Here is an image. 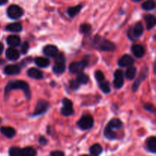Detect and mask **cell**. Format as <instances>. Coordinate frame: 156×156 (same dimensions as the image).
<instances>
[{
	"mask_svg": "<svg viewBox=\"0 0 156 156\" xmlns=\"http://www.w3.org/2000/svg\"><path fill=\"white\" fill-rule=\"evenodd\" d=\"M91 44L94 48L103 51H114L116 50V46L113 43L99 36L95 37Z\"/></svg>",
	"mask_w": 156,
	"mask_h": 156,
	"instance_id": "obj_1",
	"label": "cell"
},
{
	"mask_svg": "<svg viewBox=\"0 0 156 156\" xmlns=\"http://www.w3.org/2000/svg\"><path fill=\"white\" fill-rule=\"evenodd\" d=\"M13 89L23 90L26 98L27 99L30 98L31 92H30V89H29L28 84L26 82H24V81L15 80V81H12V82H10L9 84H8L7 86H6V92H8V91Z\"/></svg>",
	"mask_w": 156,
	"mask_h": 156,
	"instance_id": "obj_2",
	"label": "cell"
},
{
	"mask_svg": "<svg viewBox=\"0 0 156 156\" xmlns=\"http://www.w3.org/2000/svg\"><path fill=\"white\" fill-rule=\"evenodd\" d=\"M87 66V61L83 60L80 62H73L69 66V71L73 74H78L82 73L83 70Z\"/></svg>",
	"mask_w": 156,
	"mask_h": 156,
	"instance_id": "obj_3",
	"label": "cell"
},
{
	"mask_svg": "<svg viewBox=\"0 0 156 156\" xmlns=\"http://www.w3.org/2000/svg\"><path fill=\"white\" fill-rule=\"evenodd\" d=\"M7 15L12 19H17L22 16L23 10L17 5H12L8 8Z\"/></svg>",
	"mask_w": 156,
	"mask_h": 156,
	"instance_id": "obj_4",
	"label": "cell"
},
{
	"mask_svg": "<svg viewBox=\"0 0 156 156\" xmlns=\"http://www.w3.org/2000/svg\"><path fill=\"white\" fill-rule=\"evenodd\" d=\"M77 125L82 129H89L93 126V119L91 116L85 115L83 116L79 121L77 122Z\"/></svg>",
	"mask_w": 156,
	"mask_h": 156,
	"instance_id": "obj_5",
	"label": "cell"
},
{
	"mask_svg": "<svg viewBox=\"0 0 156 156\" xmlns=\"http://www.w3.org/2000/svg\"><path fill=\"white\" fill-rule=\"evenodd\" d=\"M63 108H61V114L65 117H68V116L71 115L73 114V103L70 100L67 98L63 99L62 101Z\"/></svg>",
	"mask_w": 156,
	"mask_h": 156,
	"instance_id": "obj_6",
	"label": "cell"
},
{
	"mask_svg": "<svg viewBox=\"0 0 156 156\" xmlns=\"http://www.w3.org/2000/svg\"><path fill=\"white\" fill-rule=\"evenodd\" d=\"M144 31V27L142 23L139 22L136 24L133 27L130 29L129 32H128V36L132 38V39H136V38H139V37L142 36Z\"/></svg>",
	"mask_w": 156,
	"mask_h": 156,
	"instance_id": "obj_7",
	"label": "cell"
},
{
	"mask_svg": "<svg viewBox=\"0 0 156 156\" xmlns=\"http://www.w3.org/2000/svg\"><path fill=\"white\" fill-rule=\"evenodd\" d=\"M48 103L44 100H40L37 103L36 108L35 109V112L32 114L33 116H38L45 113L48 109Z\"/></svg>",
	"mask_w": 156,
	"mask_h": 156,
	"instance_id": "obj_8",
	"label": "cell"
},
{
	"mask_svg": "<svg viewBox=\"0 0 156 156\" xmlns=\"http://www.w3.org/2000/svg\"><path fill=\"white\" fill-rule=\"evenodd\" d=\"M124 84V75L122 70L117 69L114 73L113 85L116 88H121Z\"/></svg>",
	"mask_w": 156,
	"mask_h": 156,
	"instance_id": "obj_9",
	"label": "cell"
},
{
	"mask_svg": "<svg viewBox=\"0 0 156 156\" xmlns=\"http://www.w3.org/2000/svg\"><path fill=\"white\" fill-rule=\"evenodd\" d=\"M134 63V59L129 55H124L122 57L119 59L118 64L120 67H126V66H131L132 64Z\"/></svg>",
	"mask_w": 156,
	"mask_h": 156,
	"instance_id": "obj_10",
	"label": "cell"
},
{
	"mask_svg": "<svg viewBox=\"0 0 156 156\" xmlns=\"http://www.w3.org/2000/svg\"><path fill=\"white\" fill-rule=\"evenodd\" d=\"M147 74H148V69L145 68L142 72H141L140 76H139V78H138V79L135 81L134 83H133V85H132V91H137V89L139 88V85H140L141 82H142L144 79H145V78L147 77Z\"/></svg>",
	"mask_w": 156,
	"mask_h": 156,
	"instance_id": "obj_11",
	"label": "cell"
},
{
	"mask_svg": "<svg viewBox=\"0 0 156 156\" xmlns=\"http://www.w3.org/2000/svg\"><path fill=\"white\" fill-rule=\"evenodd\" d=\"M6 57L9 59V60H17L19 58L20 53L17 49L14 48V47H10V48L7 49L6 52Z\"/></svg>",
	"mask_w": 156,
	"mask_h": 156,
	"instance_id": "obj_12",
	"label": "cell"
},
{
	"mask_svg": "<svg viewBox=\"0 0 156 156\" xmlns=\"http://www.w3.org/2000/svg\"><path fill=\"white\" fill-rule=\"evenodd\" d=\"M145 21L146 23V27L148 30H151L156 26V17L153 15L148 14L145 16Z\"/></svg>",
	"mask_w": 156,
	"mask_h": 156,
	"instance_id": "obj_13",
	"label": "cell"
},
{
	"mask_svg": "<svg viewBox=\"0 0 156 156\" xmlns=\"http://www.w3.org/2000/svg\"><path fill=\"white\" fill-rule=\"evenodd\" d=\"M20 71H21V69L17 65H8L5 67L4 69V73L9 76L18 74Z\"/></svg>",
	"mask_w": 156,
	"mask_h": 156,
	"instance_id": "obj_14",
	"label": "cell"
},
{
	"mask_svg": "<svg viewBox=\"0 0 156 156\" xmlns=\"http://www.w3.org/2000/svg\"><path fill=\"white\" fill-rule=\"evenodd\" d=\"M132 52L137 58H141L145 54V49L140 44H135L132 47Z\"/></svg>",
	"mask_w": 156,
	"mask_h": 156,
	"instance_id": "obj_15",
	"label": "cell"
},
{
	"mask_svg": "<svg viewBox=\"0 0 156 156\" xmlns=\"http://www.w3.org/2000/svg\"><path fill=\"white\" fill-rule=\"evenodd\" d=\"M43 52H44V54L47 56H50V57H54L58 54V50L57 48V47L54 45H47L45 47L43 50Z\"/></svg>",
	"mask_w": 156,
	"mask_h": 156,
	"instance_id": "obj_16",
	"label": "cell"
},
{
	"mask_svg": "<svg viewBox=\"0 0 156 156\" xmlns=\"http://www.w3.org/2000/svg\"><path fill=\"white\" fill-rule=\"evenodd\" d=\"M146 146L148 151L152 153H156V136H151L146 141Z\"/></svg>",
	"mask_w": 156,
	"mask_h": 156,
	"instance_id": "obj_17",
	"label": "cell"
},
{
	"mask_svg": "<svg viewBox=\"0 0 156 156\" xmlns=\"http://www.w3.org/2000/svg\"><path fill=\"white\" fill-rule=\"evenodd\" d=\"M28 76L32 79H41L43 78V73L36 68H31L28 71Z\"/></svg>",
	"mask_w": 156,
	"mask_h": 156,
	"instance_id": "obj_18",
	"label": "cell"
},
{
	"mask_svg": "<svg viewBox=\"0 0 156 156\" xmlns=\"http://www.w3.org/2000/svg\"><path fill=\"white\" fill-rule=\"evenodd\" d=\"M0 132L7 138H12L15 135V130L10 126H2L0 129Z\"/></svg>",
	"mask_w": 156,
	"mask_h": 156,
	"instance_id": "obj_19",
	"label": "cell"
},
{
	"mask_svg": "<svg viewBox=\"0 0 156 156\" xmlns=\"http://www.w3.org/2000/svg\"><path fill=\"white\" fill-rule=\"evenodd\" d=\"M6 41H7V44L11 47H17L21 43V39L17 35H10L7 37Z\"/></svg>",
	"mask_w": 156,
	"mask_h": 156,
	"instance_id": "obj_20",
	"label": "cell"
},
{
	"mask_svg": "<svg viewBox=\"0 0 156 156\" xmlns=\"http://www.w3.org/2000/svg\"><path fill=\"white\" fill-rule=\"evenodd\" d=\"M6 29L8 31L19 32L22 30V26L20 23H12V24H8Z\"/></svg>",
	"mask_w": 156,
	"mask_h": 156,
	"instance_id": "obj_21",
	"label": "cell"
},
{
	"mask_svg": "<svg viewBox=\"0 0 156 156\" xmlns=\"http://www.w3.org/2000/svg\"><path fill=\"white\" fill-rule=\"evenodd\" d=\"M102 148L99 144H94L90 148V152L93 156H99L102 153Z\"/></svg>",
	"mask_w": 156,
	"mask_h": 156,
	"instance_id": "obj_22",
	"label": "cell"
},
{
	"mask_svg": "<svg viewBox=\"0 0 156 156\" xmlns=\"http://www.w3.org/2000/svg\"><path fill=\"white\" fill-rule=\"evenodd\" d=\"M142 8L145 11L153 10L156 8V2L154 1H151V0L145 1L142 4Z\"/></svg>",
	"mask_w": 156,
	"mask_h": 156,
	"instance_id": "obj_23",
	"label": "cell"
},
{
	"mask_svg": "<svg viewBox=\"0 0 156 156\" xmlns=\"http://www.w3.org/2000/svg\"><path fill=\"white\" fill-rule=\"evenodd\" d=\"M35 61V64H36L38 66L42 67V68L48 66L49 64H50V62H49L48 59H47V58L44 57H37Z\"/></svg>",
	"mask_w": 156,
	"mask_h": 156,
	"instance_id": "obj_24",
	"label": "cell"
},
{
	"mask_svg": "<svg viewBox=\"0 0 156 156\" xmlns=\"http://www.w3.org/2000/svg\"><path fill=\"white\" fill-rule=\"evenodd\" d=\"M136 73H137V69H136V67L134 66H130L127 69V70L125 71V77L128 79V80H132L135 78L136 76Z\"/></svg>",
	"mask_w": 156,
	"mask_h": 156,
	"instance_id": "obj_25",
	"label": "cell"
},
{
	"mask_svg": "<svg viewBox=\"0 0 156 156\" xmlns=\"http://www.w3.org/2000/svg\"><path fill=\"white\" fill-rule=\"evenodd\" d=\"M104 135L109 140H114L116 137V133L113 130L112 128H110V126L107 125L106 126L105 129H104Z\"/></svg>",
	"mask_w": 156,
	"mask_h": 156,
	"instance_id": "obj_26",
	"label": "cell"
},
{
	"mask_svg": "<svg viewBox=\"0 0 156 156\" xmlns=\"http://www.w3.org/2000/svg\"><path fill=\"white\" fill-rule=\"evenodd\" d=\"M36 155V151L32 147H26L21 149V156H35Z\"/></svg>",
	"mask_w": 156,
	"mask_h": 156,
	"instance_id": "obj_27",
	"label": "cell"
},
{
	"mask_svg": "<svg viewBox=\"0 0 156 156\" xmlns=\"http://www.w3.org/2000/svg\"><path fill=\"white\" fill-rule=\"evenodd\" d=\"M81 9H82V5H78L74 6V7H71L70 9H68V10H67V14L70 17H74L75 15H76L79 13Z\"/></svg>",
	"mask_w": 156,
	"mask_h": 156,
	"instance_id": "obj_28",
	"label": "cell"
},
{
	"mask_svg": "<svg viewBox=\"0 0 156 156\" xmlns=\"http://www.w3.org/2000/svg\"><path fill=\"white\" fill-rule=\"evenodd\" d=\"M65 71L64 63H55L53 66V72L55 74H61Z\"/></svg>",
	"mask_w": 156,
	"mask_h": 156,
	"instance_id": "obj_29",
	"label": "cell"
},
{
	"mask_svg": "<svg viewBox=\"0 0 156 156\" xmlns=\"http://www.w3.org/2000/svg\"><path fill=\"white\" fill-rule=\"evenodd\" d=\"M122 123L119 119H113V120H110V122L109 123L108 126H110L112 129H119L122 126Z\"/></svg>",
	"mask_w": 156,
	"mask_h": 156,
	"instance_id": "obj_30",
	"label": "cell"
},
{
	"mask_svg": "<svg viewBox=\"0 0 156 156\" xmlns=\"http://www.w3.org/2000/svg\"><path fill=\"white\" fill-rule=\"evenodd\" d=\"M76 80L80 84H84V85H85V84H87V82H89V78L88 76L86 74H84V73H80V74L78 75Z\"/></svg>",
	"mask_w": 156,
	"mask_h": 156,
	"instance_id": "obj_31",
	"label": "cell"
},
{
	"mask_svg": "<svg viewBox=\"0 0 156 156\" xmlns=\"http://www.w3.org/2000/svg\"><path fill=\"white\" fill-rule=\"evenodd\" d=\"M95 78H96V80L99 83H102L105 80V76H104L103 73L101 72L100 70H98V71H96L95 73Z\"/></svg>",
	"mask_w": 156,
	"mask_h": 156,
	"instance_id": "obj_32",
	"label": "cell"
},
{
	"mask_svg": "<svg viewBox=\"0 0 156 156\" xmlns=\"http://www.w3.org/2000/svg\"><path fill=\"white\" fill-rule=\"evenodd\" d=\"M21 149L18 147H12L9 149V156H21Z\"/></svg>",
	"mask_w": 156,
	"mask_h": 156,
	"instance_id": "obj_33",
	"label": "cell"
},
{
	"mask_svg": "<svg viewBox=\"0 0 156 156\" xmlns=\"http://www.w3.org/2000/svg\"><path fill=\"white\" fill-rule=\"evenodd\" d=\"M99 88L103 91L104 93H110V83L107 82H103L102 83H99Z\"/></svg>",
	"mask_w": 156,
	"mask_h": 156,
	"instance_id": "obj_34",
	"label": "cell"
},
{
	"mask_svg": "<svg viewBox=\"0 0 156 156\" xmlns=\"http://www.w3.org/2000/svg\"><path fill=\"white\" fill-rule=\"evenodd\" d=\"M65 58L63 53H58L55 56V63H64Z\"/></svg>",
	"mask_w": 156,
	"mask_h": 156,
	"instance_id": "obj_35",
	"label": "cell"
},
{
	"mask_svg": "<svg viewBox=\"0 0 156 156\" xmlns=\"http://www.w3.org/2000/svg\"><path fill=\"white\" fill-rule=\"evenodd\" d=\"M144 108H145V110H146L147 111H149V112L152 113V114L156 113V108H154L151 104H149V103L145 104V105H144Z\"/></svg>",
	"mask_w": 156,
	"mask_h": 156,
	"instance_id": "obj_36",
	"label": "cell"
},
{
	"mask_svg": "<svg viewBox=\"0 0 156 156\" xmlns=\"http://www.w3.org/2000/svg\"><path fill=\"white\" fill-rule=\"evenodd\" d=\"M90 29H91V27L87 24H83L80 26V31L84 34L88 33L90 30Z\"/></svg>",
	"mask_w": 156,
	"mask_h": 156,
	"instance_id": "obj_37",
	"label": "cell"
},
{
	"mask_svg": "<svg viewBox=\"0 0 156 156\" xmlns=\"http://www.w3.org/2000/svg\"><path fill=\"white\" fill-rule=\"evenodd\" d=\"M80 85V84L79 82L76 80V79H75V80L70 81V86L72 89H74V90L77 89V88H79Z\"/></svg>",
	"mask_w": 156,
	"mask_h": 156,
	"instance_id": "obj_38",
	"label": "cell"
},
{
	"mask_svg": "<svg viewBox=\"0 0 156 156\" xmlns=\"http://www.w3.org/2000/svg\"><path fill=\"white\" fill-rule=\"evenodd\" d=\"M28 44L27 42H24L23 43L22 46H21V52L23 53H26L28 52Z\"/></svg>",
	"mask_w": 156,
	"mask_h": 156,
	"instance_id": "obj_39",
	"label": "cell"
},
{
	"mask_svg": "<svg viewBox=\"0 0 156 156\" xmlns=\"http://www.w3.org/2000/svg\"><path fill=\"white\" fill-rule=\"evenodd\" d=\"M50 156H65L64 153L61 151H53L50 152Z\"/></svg>",
	"mask_w": 156,
	"mask_h": 156,
	"instance_id": "obj_40",
	"label": "cell"
},
{
	"mask_svg": "<svg viewBox=\"0 0 156 156\" xmlns=\"http://www.w3.org/2000/svg\"><path fill=\"white\" fill-rule=\"evenodd\" d=\"M39 143H41V145H44H44L47 144V141L44 136H41V137H40V139H39Z\"/></svg>",
	"mask_w": 156,
	"mask_h": 156,
	"instance_id": "obj_41",
	"label": "cell"
},
{
	"mask_svg": "<svg viewBox=\"0 0 156 156\" xmlns=\"http://www.w3.org/2000/svg\"><path fill=\"white\" fill-rule=\"evenodd\" d=\"M3 49H4V46H3V44H2V43H0V55H1L2 53Z\"/></svg>",
	"mask_w": 156,
	"mask_h": 156,
	"instance_id": "obj_42",
	"label": "cell"
},
{
	"mask_svg": "<svg viewBox=\"0 0 156 156\" xmlns=\"http://www.w3.org/2000/svg\"><path fill=\"white\" fill-rule=\"evenodd\" d=\"M6 3H7V1H6V0H0V5L6 4Z\"/></svg>",
	"mask_w": 156,
	"mask_h": 156,
	"instance_id": "obj_43",
	"label": "cell"
},
{
	"mask_svg": "<svg viewBox=\"0 0 156 156\" xmlns=\"http://www.w3.org/2000/svg\"><path fill=\"white\" fill-rule=\"evenodd\" d=\"M154 75H156V59H155V60H154Z\"/></svg>",
	"mask_w": 156,
	"mask_h": 156,
	"instance_id": "obj_44",
	"label": "cell"
},
{
	"mask_svg": "<svg viewBox=\"0 0 156 156\" xmlns=\"http://www.w3.org/2000/svg\"><path fill=\"white\" fill-rule=\"evenodd\" d=\"M83 156H90V155H83Z\"/></svg>",
	"mask_w": 156,
	"mask_h": 156,
	"instance_id": "obj_45",
	"label": "cell"
}]
</instances>
